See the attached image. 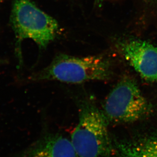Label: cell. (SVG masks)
I'll list each match as a JSON object with an SVG mask.
<instances>
[{
    "label": "cell",
    "instance_id": "obj_4",
    "mask_svg": "<svg viewBox=\"0 0 157 157\" xmlns=\"http://www.w3.org/2000/svg\"><path fill=\"white\" fill-rule=\"evenodd\" d=\"M103 109L108 121L116 123L140 120L153 111L152 105L130 77H124L116 85L106 99Z\"/></svg>",
    "mask_w": 157,
    "mask_h": 157
},
{
    "label": "cell",
    "instance_id": "obj_6",
    "mask_svg": "<svg viewBox=\"0 0 157 157\" xmlns=\"http://www.w3.org/2000/svg\"><path fill=\"white\" fill-rule=\"evenodd\" d=\"M16 157H78L70 140L58 132L45 131Z\"/></svg>",
    "mask_w": 157,
    "mask_h": 157
},
{
    "label": "cell",
    "instance_id": "obj_2",
    "mask_svg": "<svg viewBox=\"0 0 157 157\" xmlns=\"http://www.w3.org/2000/svg\"><path fill=\"white\" fill-rule=\"evenodd\" d=\"M111 73L109 61L103 56L77 57L60 53L46 67L29 76L27 80L31 82L57 81L78 85L90 81L107 80Z\"/></svg>",
    "mask_w": 157,
    "mask_h": 157
},
{
    "label": "cell",
    "instance_id": "obj_7",
    "mask_svg": "<svg viewBox=\"0 0 157 157\" xmlns=\"http://www.w3.org/2000/svg\"><path fill=\"white\" fill-rule=\"evenodd\" d=\"M117 157H157V133L129 141H116Z\"/></svg>",
    "mask_w": 157,
    "mask_h": 157
},
{
    "label": "cell",
    "instance_id": "obj_8",
    "mask_svg": "<svg viewBox=\"0 0 157 157\" xmlns=\"http://www.w3.org/2000/svg\"><path fill=\"white\" fill-rule=\"evenodd\" d=\"M103 1L104 0H95V4L99 7H100L102 6Z\"/></svg>",
    "mask_w": 157,
    "mask_h": 157
},
{
    "label": "cell",
    "instance_id": "obj_5",
    "mask_svg": "<svg viewBox=\"0 0 157 157\" xmlns=\"http://www.w3.org/2000/svg\"><path fill=\"white\" fill-rule=\"evenodd\" d=\"M120 48L125 59L144 79L157 83V47L133 39L122 42Z\"/></svg>",
    "mask_w": 157,
    "mask_h": 157
},
{
    "label": "cell",
    "instance_id": "obj_1",
    "mask_svg": "<svg viewBox=\"0 0 157 157\" xmlns=\"http://www.w3.org/2000/svg\"><path fill=\"white\" fill-rule=\"evenodd\" d=\"M78 109V122L71 134L78 157H107L114 150L102 110L91 100L70 92Z\"/></svg>",
    "mask_w": 157,
    "mask_h": 157
},
{
    "label": "cell",
    "instance_id": "obj_3",
    "mask_svg": "<svg viewBox=\"0 0 157 157\" xmlns=\"http://www.w3.org/2000/svg\"><path fill=\"white\" fill-rule=\"evenodd\" d=\"M10 22L19 68L23 65L21 44L24 40L31 39L40 49H45L55 39L59 28L57 21L32 0H12Z\"/></svg>",
    "mask_w": 157,
    "mask_h": 157
}]
</instances>
